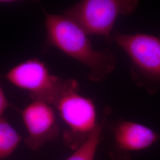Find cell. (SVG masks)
<instances>
[{
    "mask_svg": "<svg viewBox=\"0 0 160 160\" xmlns=\"http://www.w3.org/2000/svg\"><path fill=\"white\" fill-rule=\"evenodd\" d=\"M21 136L6 120L0 118V160L6 158L14 152L21 141Z\"/></svg>",
    "mask_w": 160,
    "mask_h": 160,
    "instance_id": "obj_8",
    "label": "cell"
},
{
    "mask_svg": "<svg viewBox=\"0 0 160 160\" xmlns=\"http://www.w3.org/2000/svg\"><path fill=\"white\" fill-rule=\"evenodd\" d=\"M21 115L28 132L24 142L30 149L38 150L58 137L59 126L51 104L32 101L21 111Z\"/></svg>",
    "mask_w": 160,
    "mask_h": 160,
    "instance_id": "obj_6",
    "label": "cell"
},
{
    "mask_svg": "<svg viewBox=\"0 0 160 160\" xmlns=\"http://www.w3.org/2000/svg\"><path fill=\"white\" fill-rule=\"evenodd\" d=\"M114 39L144 77L160 80V39L152 35L116 33Z\"/></svg>",
    "mask_w": 160,
    "mask_h": 160,
    "instance_id": "obj_5",
    "label": "cell"
},
{
    "mask_svg": "<svg viewBox=\"0 0 160 160\" xmlns=\"http://www.w3.org/2000/svg\"><path fill=\"white\" fill-rule=\"evenodd\" d=\"M102 131V125L99 124L89 138L67 160H94Z\"/></svg>",
    "mask_w": 160,
    "mask_h": 160,
    "instance_id": "obj_9",
    "label": "cell"
},
{
    "mask_svg": "<svg viewBox=\"0 0 160 160\" xmlns=\"http://www.w3.org/2000/svg\"><path fill=\"white\" fill-rule=\"evenodd\" d=\"M114 138L121 150L137 151L152 145L160 139V135L147 126L125 121L116 127Z\"/></svg>",
    "mask_w": 160,
    "mask_h": 160,
    "instance_id": "obj_7",
    "label": "cell"
},
{
    "mask_svg": "<svg viewBox=\"0 0 160 160\" xmlns=\"http://www.w3.org/2000/svg\"><path fill=\"white\" fill-rule=\"evenodd\" d=\"M4 77L13 86L28 92L32 101H40L51 106L57 102L70 80L52 74L46 64L35 58L15 65Z\"/></svg>",
    "mask_w": 160,
    "mask_h": 160,
    "instance_id": "obj_4",
    "label": "cell"
},
{
    "mask_svg": "<svg viewBox=\"0 0 160 160\" xmlns=\"http://www.w3.org/2000/svg\"><path fill=\"white\" fill-rule=\"evenodd\" d=\"M53 106L67 126L63 133V142L69 148L77 149L99 125L94 104L91 99L80 94L78 83L70 79Z\"/></svg>",
    "mask_w": 160,
    "mask_h": 160,
    "instance_id": "obj_2",
    "label": "cell"
},
{
    "mask_svg": "<svg viewBox=\"0 0 160 160\" xmlns=\"http://www.w3.org/2000/svg\"><path fill=\"white\" fill-rule=\"evenodd\" d=\"M10 105V104L6 97L5 93L0 86V118L2 117L4 113Z\"/></svg>",
    "mask_w": 160,
    "mask_h": 160,
    "instance_id": "obj_10",
    "label": "cell"
},
{
    "mask_svg": "<svg viewBox=\"0 0 160 160\" xmlns=\"http://www.w3.org/2000/svg\"><path fill=\"white\" fill-rule=\"evenodd\" d=\"M135 0H83L63 12L87 35H99L110 39L114 23L120 15L135 12Z\"/></svg>",
    "mask_w": 160,
    "mask_h": 160,
    "instance_id": "obj_3",
    "label": "cell"
},
{
    "mask_svg": "<svg viewBox=\"0 0 160 160\" xmlns=\"http://www.w3.org/2000/svg\"><path fill=\"white\" fill-rule=\"evenodd\" d=\"M47 46H53L85 65L88 78L100 81L115 68L116 59L109 49L96 51L87 34L68 17L62 14H46Z\"/></svg>",
    "mask_w": 160,
    "mask_h": 160,
    "instance_id": "obj_1",
    "label": "cell"
}]
</instances>
